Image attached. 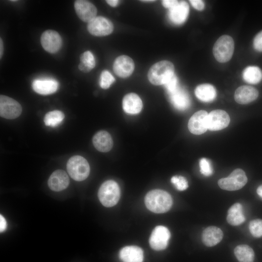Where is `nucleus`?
Returning a JSON list of instances; mask_svg holds the SVG:
<instances>
[{
  "instance_id": "obj_1",
  "label": "nucleus",
  "mask_w": 262,
  "mask_h": 262,
  "mask_svg": "<svg viewBox=\"0 0 262 262\" xmlns=\"http://www.w3.org/2000/svg\"><path fill=\"white\" fill-rule=\"evenodd\" d=\"M145 203L147 208L152 212L164 213L170 209L173 201L168 193L155 189L147 193L145 198Z\"/></svg>"
},
{
  "instance_id": "obj_2",
  "label": "nucleus",
  "mask_w": 262,
  "mask_h": 262,
  "mask_svg": "<svg viewBox=\"0 0 262 262\" xmlns=\"http://www.w3.org/2000/svg\"><path fill=\"white\" fill-rule=\"evenodd\" d=\"M174 66L170 61L164 60L153 65L149 69L147 77L153 84H163L171 78L174 73Z\"/></svg>"
},
{
  "instance_id": "obj_3",
  "label": "nucleus",
  "mask_w": 262,
  "mask_h": 262,
  "mask_svg": "<svg viewBox=\"0 0 262 262\" xmlns=\"http://www.w3.org/2000/svg\"><path fill=\"white\" fill-rule=\"evenodd\" d=\"M120 188L118 184L113 180L103 182L98 191V197L101 203L106 207L115 205L120 198Z\"/></svg>"
},
{
  "instance_id": "obj_4",
  "label": "nucleus",
  "mask_w": 262,
  "mask_h": 262,
  "mask_svg": "<svg viewBox=\"0 0 262 262\" xmlns=\"http://www.w3.org/2000/svg\"><path fill=\"white\" fill-rule=\"evenodd\" d=\"M66 168L70 176L76 181L85 180L90 173V166L87 161L79 155L72 156L68 160Z\"/></svg>"
},
{
  "instance_id": "obj_5",
  "label": "nucleus",
  "mask_w": 262,
  "mask_h": 262,
  "mask_svg": "<svg viewBox=\"0 0 262 262\" xmlns=\"http://www.w3.org/2000/svg\"><path fill=\"white\" fill-rule=\"evenodd\" d=\"M234 49V43L231 37L228 35L220 36L213 47V54L215 59L220 63L229 61L232 57Z\"/></svg>"
},
{
  "instance_id": "obj_6",
  "label": "nucleus",
  "mask_w": 262,
  "mask_h": 262,
  "mask_svg": "<svg viewBox=\"0 0 262 262\" xmlns=\"http://www.w3.org/2000/svg\"><path fill=\"white\" fill-rule=\"evenodd\" d=\"M247 181L245 172L238 168L233 170L228 177L219 180L218 184L223 190L235 191L243 188Z\"/></svg>"
},
{
  "instance_id": "obj_7",
  "label": "nucleus",
  "mask_w": 262,
  "mask_h": 262,
  "mask_svg": "<svg viewBox=\"0 0 262 262\" xmlns=\"http://www.w3.org/2000/svg\"><path fill=\"white\" fill-rule=\"evenodd\" d=\"M22 112L20 104L14 99L8 96H0V115L6 119H15Z\"/></svg>"
},
{
  "instance_id": "obj_8",
  "label": "nucleus",
  "mask_w": 262,
  "mask_h": 262,
  "mask_svg": "<svg viewBox=\"0 0 262 262\" xmlns=\"http://www.w3.org/2000/svg\"><path fill=\"white\" fill-rule=\"evenodd\" d=\"M170 235V232L166 227L163 226L156 227L149 238L150 247L157 251L164 249L168 244Z\"/></svg>"
},
{
  "instance_id": "obj_9",
  "label": "nucleus",
  "mask_w": 262,
  "mask_h": 262,
  "mask_svg": "<svg viewBox=\"0 0 262 262\" xmlns=\"http://www.w3.org/2000/svg\"><path fill=\"white\" fill-rule=\"evenodd\" d=\"M87 29L93 35L105 36L112 33L114 25L108 18L103 16H96L88 23Z\"/></svg>"
},
{
  "instance_id": "obj_10",
  "label": "nucleus",
  "mask_w": 262,
  "mask_h": 262,
  "mask_svg": "<svg viewBox=\"0 0 262 262\" xmlns=\"http://www.w3.org/2000/svg\"><path fill=\"white\" fill-rule=\"evenodd\" d=\"M230 118L228 113L222 110H215L208 115L207 126L211 131H219L226 128L229 124Z\"/></svg>"
},
{
  "instance_id": "obj_11",
  "label": "nucleus",
  "mask_w": 262,
  "mask_h": 262,
  "mask_svg": "<svg viewBox=\"0 0 262 262\" xmlns=\"http://www.w3.org/2000/svg\"><path fill=\"white\" fill-rule=\"evenodd\" d=\"M41 44L47 51L54 53L61 48L62 39L60 34L54 30L45 31L41 36Z\"/></svg>"
},
{
  "instance_id": "obj_12",
  "label": "nucleus",
  "mask_w": 262,
  "mask_h": 262,
  "mask_svg": "<svg viewBox=\"0 0 262 262\" xmlns=\"http://www.w3.org/2000/svg\"><path fill=\"white\" fill-rule=\"evenodd\" d=\"M208 113L204 110L196 112L190 118L188 127L193 134L199 135L204 133L208 130L207 118Z\"/></svg>"
},
{
  "instance_id": "obj_13",
  "label": "nucleus",
  "mask_w": 262,
  "mask_h": 262,
  "mask_svg": "<svg viewBox=\"0 0 262 262\" xmlns=\"http://www.w3.org/2000/svg\"><path fill=\"white\" fill-rule=\"evenodd\" d=\"M74 8L79 17L84 22L88 23L96 17L97 8L88 1L76 0L74 3Z\"/></svg>"
},
{
  "instance_id": "obj_14",
  "label": "nucleus",
  "mask_w": 262,
  "mask_h": 262,
  "mask_svg": "<svg viewBox=\"0 0 262 262\" xmlns=\"http://www.w3.org/2000/svg\"><path fill=\"white\" fill-rule=\"evenodd\" d=\"M113 69L115 73L121 78L130 76L134 69V64L132 59L126 55L118 56L115 60Z\"/></svg>"
},
{
  "instance_id": "obj_15",
  "label": "nucleus",
  "mask_w": 262,
  "mask_h": 262,
  "mask_svg": "<svg viewBox=\"0 0 262 262\" xmlns=\"http://www.w3.org/2000/svg\"><path fill=\"white\" fill-rule=\"evenodd\" d=\"M59 83L53 79H37L32 82L33 89L37 93L48 95L55 93L58 89Z\"/></svg>"
},
{
  "instance_id": "obj_16",
  "label": "nucleus",
  "mask_w": 262,
  "mask_h": 262,
  "mask_svg": "<svg viewBox=\"0 0 262 262\" xmlns=\"http://www.w3.org/2000/svg\"><path fill=\"white\" fill-rule=\"evenodd\" d=\"M48 185L52 191L59 192L66 189L69 184V179L66 173L61 169L54 171L48 180Z\"/></svg>"
},
{
  "instance_id": "obj_17",
  "label": "nucleus",
  "mask_w": 262,
  "mask_h": 262,
  "mask_svg": "<svg viewBox=\"0 0 262 262\" xmlns=\"http://www.w3.org/2000/svg\"><path fill=\"white\" fill-rule=\"evenodd\" d=\"M258 96L259 92L254 87L248 85H243L236 90L234 99L239 104H246L256 99Z\"/></svg>"
},
{
  "instance_id": "obj_18",
  "label": "nucleus",
  "mask_w": 262,
  "mask_h": 262,
  "mask_svg": "<svg viewBox=\"0 0 262 262\" xmlns=\"http://www.w3.org/2000/svg\"><path fill=\"white\" fill-rule=\"evenodd\" d=\"M189 13L188 3L182 1L173 8L169 10L168 16L170 20L175 24L183 23L187 19Z\"/></svg>"
},
{
  "instance_id": "obj_19",
  "label": "nucleus",
  "mask_w": 262,
  "mask_h": 262,
  "mask_svg": "<svg viewBox=\"0 0 262 262\" xmlns=\"http://www.w3.org/2000/svg\"><path fill=\"white\" fill-rule=\"evenodd\" d=\"M119 257L122 262H143V251L136 246H126L120 249Z\"/></svg>"
},
{
  "instance_id": "obj_20",
  "label": "nucleus",
  "mask_w": 262,
  "mask_h": 262,
  "mask_svg": "<svg viewBox=\"0 0 262 262\" xmlns=\"http://www.w3.org/2000/svg\"><path fill=\"white\" fill-rule=\"evenodd\" d=\"M168 95L171 103L177 109L183 111L190 106L189 97L183 89L179 87L175 91Z\"/></svg>"
},
{
  "instance_id": "obj_21",
  "label": "nucleus",
  "mask_w": 262,
  "mask_h": 262,
  "mask_svg": "<svg viewBox=\"0 0 262 262\" xmlns=\"http://www.w3.org/2000/svg\"><path fill=\"white\" fill-rule=\"evenodd\" d=\"M223 237V231L215 226H210L205 229L201 237L203 243L209 247L214 246L219 243Z\"/></svg>"
},
{
  "instance_id": "obj_22",
  "label": "nucleus",
  "mask_w": 262,
  "mask_h": 262,
  "mask_svg": "<svg viewBox=\"0 0 262 262\" xmlns=\"http://www.w3.org/2000/svg\"><path fill=\"white\" fill-rule=\"evenodd\" d=\"M124 111L129 114H137L142 109L143 103L140 98L136 94L131 93L126 95L122 100Z\"/></svg>"
},
{
  "instance_id": "obj_23",
  "label": "nucleus",
  "mask_w": 262,
  "mask_h": 262,
  "mask_svg": "<svg viewBox=\"0 0 262 262\" xmlns=\"http://www.w3.org/2000/svg\"><path fill=\"white\" fill-rule=\"evenodd\" d=\"M92 142L95 147L102 152L110 151L113 145L110 134L105 131H101L96 133L93 137Z\"/></svg>"
},
{
  "instance_id": "obj_24",
  "label": "nucleus",
  "mask_w": 262,
  "mask_h": 262,
  "mask_svg": "<svg viewBox=\"0 0 262 262\" xmlns=\"http://www.w3.org/2000/svg\"><path fill=\"white\" fill-rule=\"evenodd\" d=\"M242 205L239 203L232 205L228 210L227 220L232 226H238L245 221Z\"/></svg>"
},
{
  "instance_id": "obj_25",
  "label": "nucleus",
  "mask_w": 262,
  "mask_h": 262,
  "mask_svg": "<svg viewBox=\"0 0 262 262\" xmlns=\"http://www.w3.org/2000/svg\"><path fill=\"white\" fill-rule=\"evenodd\" d=\"M195 93L199 100L207 102L213 101L216 96L215 88L210 84L198 85L195 90Z\"/></svg>"
},
{
  "instance_id": "obj_26",
  "label": "nucleus",
  "mask_w": 262,
  "mask_h": 262,
  "mask_svg": "<svg viewBox=\"0 0 262 262\" xmlns=\"http://www.w3.org/2000/svg\"><path fill=\"white\" fill-rule=\"evenodd\" d=\"M236 258L239 262H253L255 254L253 249L247 245L237 246L234 250Z\"/></svg>"
},
{
  "instance_id": "obj_27",
  "label": "nucleus",
  "mask_w": 262,
  "mask_h": 262,
  "mask_svg": "<svg viewBox=\"0 0 262 262\" xmlns=\"http://www.w3.org/2000/svg\"><path fill=\"white\" fill-rule=\"evenodd\" d=\"M243 77L247 83L257 84L262 80V71L257 66H249L244 69Z\"/></svg>"
},
{
  "instance_id": "obj_28",
  "label": "nucleus",
  "mask_w": 262,
  "mask_h": 262,
  "mask_svg": "<svg viewBox=\"0 0 262 262\" xmlns=\"http://www.w3.org/2000/svg\"><path fill=\"white\" fill-rule=\"evenodd\" d=\"M65 118V115L61 111L54 110L47 113L44 121L46 126L55 127L59 125Z\"/></svg>"
},
{
  "instance_id": "obj_29",
  "label": "nucleus",
  "mask_w": 262,
  "mask_h": 262,
  "mask_svg": "<svg viewBox=\"0 0 262 262\" xmlns=\"http://www.w3.org/2000/svg\"><path fill=\"white\" fill-rule=\"evenodd\" d=\"M115 81L114 76L107 70L103 71L100 76L99 85L104 89H108Z\"/></svg>"
},
{
  "instance_id": "obj_30",
  "label": "nucleus",
  "mask_w": 262,
  "mask_h": 262,
  "mask_svg": "<svg viewBox=\"0 0 262 262\" xmlns=\"http://www.w3.org/2000/svg\"><path fill=\"white\" fill-rule=\"evenodd\" d=\"M251 234L255 237H262V219H257L251 221L249 225Z\"/></svg>"
},
{
  "instance_id": "obj_31",
  "label": "nucleus",
  "mask_w": 262,
  "mask_h": 262,
  "mask_svg": "<svg viewBox=\"0 0 262 262\" xmlns=\"http://www.w3.org/2000/svg\"><path fill=\"white\" fill-rule=\"evenodd\" d=\"M171 183L175 188L179 191L186 190L188 187L187 180L181 176H174L171 179Z\"/></svg>"
},
{
  "instance_id": "obj_32",
  "label": "nucleus",
  "mask_w": 262,
  "mask_h": 262,
  "mask_svg": "<svg viewBox=\"0 0 262 262\" xmlns=\"http://www.w3.org/2000/svg\"><path fill=\"white\" fill-rule=\"evenodd\" d=\"M200 171L205 176H210L213 173V169L210 161L203 158L199 161Z\"/></svg>"
},
{
  "instance_id": "obj_33",
  "label": "nucleus",
  "mask_w": 262,
  "mask_h": 262,
  "mask_svg": "<svg viewBox=\"0 0 262 262\" xmlns=\"http://www.w3.org/2000/svg\"><path fill=\"white\" fill-rule=\"evenodd\" d=\"M81 63L84 64L91 69L96 65V61L93 53L90 51H86L80 57Z\"/></svg>"
},
{
  "instance_id": "obj_34",
  "label": "nucleus",
  "mask_w": 262,
  "mask_h": 262,
  "mask_svg": "<svg viewBox=\"0 0 262 262\" xmlns=\"http://www.w3.org/2000/svg\"><path fill=\"white\" fill-rule=\"evenodd\" d=\"M164 86L168 94L175 91L179 87L178 80L176 75L174 74L167 81Z\"/></svg>"
},
{
  "instance_id": "obj_35",
  "label": "nucleus",
  "mask_w": 262,
  "mask_h": 262,
  "mask_svg": "<svg viewBox=\"0 0 262 262\" xmlns=\"http://www.w3.org/2000/svg\"><path fill=\"white\" fill-rule=\"evenodd\" d=\"M253 45L254 48L258 51L262 52V31L255 36Z\"/></svg>"
},
{
  "instance_id": "obj_36",
  "label": "nucleus",
  "mask_w": 262,
  "mask_h": 262,
  "mask_svg": "<svg viewBox=\"0 0 262 262\" xmlns=\"http://www.w3.org/2000/svg\"><path fill=\"white\" fill-rule=\"evenodd\" d=\"M190 2L192 6L197 10H202L204 8V3L200 0H190Z\"/></svg>"
},
{
  "instance_id": "obj_37",
  "label": "nucleus",
  "mask_w": 262,
  "mask_h": 262,
  "mask_svg": "<svg viewBox=\"0 0 262 262\" xmlns=\"http://www.w3.org/2000/svg\"><path fill=\"white\" fill-rule=\"evenodd\" d=\"M179 2L176 0H162L163 6L169 9L173 8L178 4Z\"/></svg>"
},
{
  "instance_id": "obj_38",
  "label": "nucleus",
  "mask_w": 262,
  "mask_h": 262,
  "mask_svg": "<svg viewBox=\"0 0 262 262\" xmlns=\"http://www.w3.org/2000/svg\"><path fill=\"white\" fill-rule=\"evenodd\" d=\"M6 228V221L4 217L0 214V231L2 232Z\"/></svg>"
},
{
  "instance_id": "obj_39",
  "label": "nucleus",
  "mask_w": 262,
  "mask_h": 262,
  "mask_svg": "<svg viewBox=\"0 0 262 262\" xmlns=\"http://www.w3.org/2000/svg\"><path fill=\"white\" fill-rule=\"evenodd\" d=\"M78 68L80 70L83 72H88L91 70L90 68L82 63H80L79 64L78 66Z\"/></svg>"
},
{
  "instance_id": "obj_40",
  "label": "nucleus",
  "mask_w": 262,
  "mask_h": 262,
  "mask_svg": "<svg viewBox=\"0 0 262 262\" xmlns=\"http://www.w3.org/2000/svg\"><path fill=\"white\" fill-rule=\"evenodd\" d=\"M107 3L112 7H115L118 4L119 1L117 0H107Z\"/></svg>"
},
{
  "instance_id": "obj_41",
  "label": "nucleus",
  "mask_w": 262,
  "mask_h": 262,
  "mask_svg": "<svg viewBox=\"0 0 262 262\" xmlns=\"http://www.w3.org/2000/svg\"><path fill=\"white\" fill-rule=\"evenodd\" d=\"M3 42L0 38V57L1 58V56L3 54Z\"/></svg>"
},
{
  "instance_id": "obj_42",
  "label": "nucleus",
  "mask_w": 262,
  "mask_h": 262,
  "mask_svg": "<svg viewBox=\"0 0 262 262\" xmlns=\"http://www.w3.org/2000/svg\"><path fill=\"white\" fill-rule=\"evenodd\" d=\"M258 195L262 198V185L259 186L257 189Z\"/></svg>"
},
{
  "instance_id": "obj_43",
  "label": "nucleus",
  "mask_w": 262,
  "mask_h": 262,
  "mask_svg": "<svg viewBox=\"0 0 262 262\" xmlns=\"http://www.w3.org/2000/svg\"><path fill=\"white\" fill-rule=\"evenodd\" d=\"M143 1H153V0H143Z\"/></svg>"
}]
</instances>
